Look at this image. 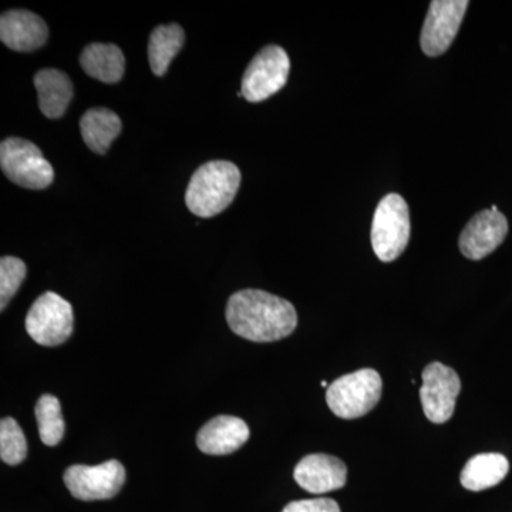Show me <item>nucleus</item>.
<instances>
[{
    "label": "nucleus",
    "mask_w": 512,
    "mask_h": 512,
    "mask_svg": "<svg viewBox=\"0 0 512 512\" xmlns=\"http://www.w3.org/2000/svg\"><path fill=\"white\" fill-rule=\"evenodd\" d=\"M225 316L235 335L256 343L288 338L298 325V315L291 302L259 289L234 293Z\"/></svg>",
    "instance_id": "obj_1"
},
{
    "label": "nucleus",
    "mask_w": 512,
    "mask_h": 512,
    "mask_svg": "<svg viewBox=\"0 0 512 512\" xmlns=\"http://www.w3.org/2000/svg\"><path fill=\"white\" fill-rule=\"evenodd\" d=\"M241 185V171L229 161H210L192 174L185 204L192 214L211 218L227 210Z\"/></svg>",
    "instance_id": "obj_2"
},
{
    "label": "nucleus",
    "mask_w": 512,
    "mask_h": 512,
    "mask_svg": "<svg viewBox=\"0 0 512 512\" xmlns=\"http://www.w3.org/2000/svg\"><path fill=\"white\" fill-rule=\"evenodd\" d=\"M382 392L379 373L375 369H360L329 384L326 402L340 419H359L375 409L382 399Z\"/></svg>",
    "instance_id": "obj_3"
},
{
    "label": "nucleus",
    "mask_w": 512,
    "mask_h": 512,
    "mask_svg": "<svg viewBox=\"0 0 512 512\" xmlns=\"http://www.w3.org/2000/svg\"><path fill=\"white\" fill-rule=\"evenodd\" d=\"M0 167L8 180L28 190H46L55 180L52 164L32 141L10 137L0 144Z\"/></svg>",
    "instance_id": "obj_4"
},
{
    "label": "nucleus",
    "mask_w": 512,
    "mask_h": 512,
    "mask_svg": "<svg viewBox=\"0 0 512 512\" xmlns=\"http://www.w3.org/2000/svg\"><path fill=\"white\" fill-rule=\"evenodd\" d=\"M370 238L380 261H396L403 254L410 239V214L402 195L389 194L379 202Z\"/></svg>",
    "instance_id": "obj_5"
},
{
    "label": "nucleus",
    "mask_w": 512,
    "mask_h": 512,
    "mask_svg": "<svg viewBox=\"0 0 512 512\" xmlns=\"http://www.w3.org/2000/svg\"><path fill=\"white\" fill-rule=\"evenodd\" d=\"M73 328L72 305L55 292L43 293L26 316L30 338L46 348L62 345L72 336Z\"/></svg>",
    "instance_id": "obj_6"
},
{
    "label": "nucleus",
    "mask_w": 512,
    "mask_h": 512,
    "mask_svg": "<svg viewBox=\"0 0 512 512\" xmlns=\"http://www.w3.org/2000/svg\"><path fill=\"white\" fill-rule=\"evenodd\" d=\"M291 60L282 47L266 46L249 63L242 77L241 93L249 103H261L284 89Z\"/></svg>",
    "instance_id": "obj_7"
},
{
    "label": "nucleus",
    "mask_w": 512,
    "mask_h": 512,
    "mask_svg": "<svg viewBox=\"0 0 512 512\" xmlns=\"http://www.w3.org/2000/svg\"><path fill=\"white\" fill-rule=\"evenodd\" d=\"M63 480L77 500H110L123 488L126 470L117 460L104 461L93 467L77 464L67 468Z\"/></svg>",
    "instance_id": "obj_8"
},
{
    "label": "nucleus",
    "mask_w": 512,
    "mask_h": 512,
    "mask_svg": "<svg viewBox=\"0 0 512 512\" xmlns=\"http://www.w3.org/2000/svg\"><path fill=\"white\" fill-rule=\"evenodd\" d=\"M423 386L420 387V400L424 414L431 423L443 424L453 417L461 380L456 370L433 362L423 370Z\"/></svg>",
    "instance_id": "obj_9"
},
{
    "label": "nucleus",
    "mask_w": 512,
    "mask_h": 512,
    "mask_svg": "<svg viewBox=\"0 0 512 512\" xmlns=\"http://www.w3.org/2000/svg\"><path fill=\"white\" fill-rule=\"evenodd\" d=\"M470 3L467 0H434L421 30L420 45L427 56L446 53L456 39Z\"/></svg>",
    "instance_id": "obj_10"
},
{
    "label": "nucleus",
    "mask_w": 512,
    "mask_h": 512,
    "mask_svg": "<svg viewBox=\"0 0 512 512\" xmlns=\"http://www.w3.org/2000/svg\"><path fill=\"white\" fill-rule=\"evenodd\" d=\"M508 234L507 218L500 211L484 210L471 218L460 235L458 247L471 261H480L503 244Z\"/></svg>",
    "instance_id": "obj_11"
},
{
    "label": "nucleus",
    "mask_w": 512,
    "mask_h": 512,
    "mask_svg": "<svg viewBox=\"0 0 512 512\" xmlns=\"http://www.w3.org/2000/svg\"><path fill=\"white\" fill-rule=\"evenodd\" d=\"M293 478L308 493L326 494L345 487L348 467L338 457L311 454L299 461Z\"/></svg>",
    "instance_id": "obj_12"
},
{
    "label": "nucleus",
    "mask_w": 512,
    "mask_h": 512,
    "mask_svg": "<svg viewBox=\"0 0 512 512\" xmlns=\"http://www.w3.org/2000/svg\"><path fill=\"white\" fill-rule=\"evenodd\" d=\"M49 28L45 20L29 10L13 9L0 18V40L20 53L35 52L46 45Z\"/></svg>",
    "instance_id": "obj_13"
},
{
    "label": "nucleus",
    "mask_w": 512,
    "mask_h": 512,
    "mask_svg": "<svg viewBox=\"0 0 512 512\" xmlns=\"http://www.w3.org/2000/svg\"><path fill=\"white\" fill-rule=\"evenodd\" d=\"M249 439V427L234 416H217L201 427L197 446L210 456H227L244 446Z\"/></svg>",
    "instance_id": "obj_14"
},
{
    "label": "nucleus",
    "mask_w": 512,
    "mask_h": 512,
    "mask_svg": "<svg viewBox=\"0 0 512 512\" xmlns=\"http://www.w3.org/2000/svg\"><path fill=\"white\" fill-rule=\"evenodd\" d=\"M39 94L40 111L47 119H60L73 99V83L66 73L57 69H43L33 79Z\"/></svg>",
    "instance_id": "obj_15"
},
{
    "label": "nucleus",
    "mask_w": 512,
    "mask_h": 512,
    "mask_svg": "<svg viewBox=\"0 0 512 512\" xmlns=\"http://www.w3.org/2000/svg\"><path fill=\"white\" fill-rule=\"evenodd\" d=\"M80 64L90 77L107 84L119 83L126 69L123 52L111 43H92L84 47Z\"/></svg>",
    "instance_id": "obj_16"
},
{
    "label": "nucleus",
    "mask_w": 512,
    "mask_h": 512,
    "mask_svg": "<svg viewBox=\"0 0 512 512\" xmlns=\"http://www.w3.org/2000/svg\"><path fill=\"white\" fill-rule=\"evenodd\" d=\"M121 120L114 111L97 107L87 110L80 120V131L86 146L96 154H106L111 143L120 136Z\"/></svg>",
    "instance_id": "obj_17"
},
{
    "label": "nucleus",
    "mask_w": 512,
    "mask_h": 512,
    "mask_svg": "<svg viewBox=\"0 0 512 512\" xmlns=\"http://www.w3.org/2000/svg\"><path fill=\"white\" fill-rule=\"evenodd\" d=\"M508 471L510 463L503 454H478L467 461L461 471L460 481L467 490L484 491L500 484L507 477Z\"/></svg>",
    "instance_id": "obj_18"
},
{
    "label": "nucleus",
    "mask_w": 512,
    "mask_h": 512,
    "mask_svg": "<svg viewBox=\"0 0 512 512\" xmlns=\"http://www.w3.org/2000/svg\"><path fill=\"white\" fill-rule=\"evenodd\" d=\"M185 33L180 25L158 26L153 30L148 42V60L156 76L161 77L167 73L168 67L175 56L183 49Z\"/></svg>",
    "instance_id": "obj_19"
},
{
    "label": "nucleus",
    "mask_w": 512,
    "mask_h": 512,
    "mask_svg": "<svg viewBox=\"0 0 512 512\" xmlns=\"http://www.w3.org/2000/svg\"><path fill=\"white\" fill-rule=\"evenodd\" d=\"M35 413L40 440L46 446H57L64 436V420L59 399L52 394H43L36 404Z\"/></svg>",
    "instance_id": "obj_20"
},
{
    "label": "nucleus",
    "mask_w": 512,
    "mask_h": 512,
    "mask_svg": "<svg viewBox=\"0 0 512 512\" xmlns=\"http://www.w3.org/2000/svg\"><path fill=\"white\" fill-rule=\"evenodd\" d=\"M28 456V443L18 421L5 417L0 421V458L9 466H18Z\"/></svg>",
    "instance_id": "obj_21"
},
{
    "label": "nucleus",
    "mask_w": 512,
    "mask_h": 512,
    "mask_svg": "<svg viewBox=\"0 0 512 512\" xmlns=\"http://www.w3.org/2000/svg\"><path fill=\"white\" fill-rule=\"evenodd\" d=\"M25 262L15 256H3L0 259V309L5 311L13 296L19 291L26 278Z\"/></svg>",
    "instance_id": "obj_22"
},
{
    "label": "nucleus",
    "mask_w": 512,
    "mask_h": 512,
    "mask_svg": "<svg viewBox=\"0 0 512 512\" xmlns=\"http://www.w3.org/2000/svg\"><path fill=\"white\" fill-rule=\"evenodd\" d=\"M282 512H340L339 504L332 498L293 501Z\"/></svg>",
    "instance_id": "obj_23"
},
{
    "label": "nucleus",
    "mask_w": 512,
    "mask_h": 512,
    "mask_svg": "<svg viewBox=\"0 0 512 512\" xmlns=\"http://www.w3.org/2000/svg\"><path fill=\"white\" fill-rule=\"evenodd\" d=\"M320 386H322V387H329V384H328V382H326V380H323V382L320 383Z\"/></svg>",
    "instance_id": "obj_24"
}]
</instances>
